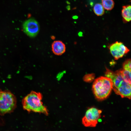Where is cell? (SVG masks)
Instances as JSON below:
<instances>
[{
	"mask_svg": "<svg viewBox=\"0 0 131 131\" xmlns=\"http://www.w3.org/2000/svg\"><path fill=\"white\" fill-rule=\"evenodd\" d=\"M113 88L112 80L106 77L101 76L95 80L92 90L96 98L98 100H103L110 94Z\"/></svg>",
	"mask_w": 131,
	"mask_h": 131,
	"instance_id": "obj_2",
	"label": "cell"
},
{
	"mask_svg": "<svg viewBox=\"0 0 131 131\" xmlns=\"http://www.w3.org/2000/svg\"><path fill=\"white\" fill-rule=\"evenodd\" d=\"M102 111L94 107L88 109L82 120V123L86 127H95L101 117Z\"/></svg>",
	"mask_w": 131,
	"mask_h": 131,
	"instance_id": "obj_4",
	"label": "cell"
},
{
	"mask_svg": "<svg viewBox=\"0 0 131 131\" xmlns=\"http://www.w3.org/2000/svg\"><path fill=\"white\" fill-rule=\"evenodd\" d=\"M124 69L131 71V60L129 59L125 61L123 65Z\"/></svg>",
	"mask_w": 131,
	"mask_h": 131,
	"instance_id": "obj_14",
	"label": "cell"
},
{
	"mask_svg": "<svg viewBox=\"0 0 131 131\" xmlns=\"http://www.w3.org/2000/svg\"><path fill=\"white\" fill-rule=\"evenodd\" d=\"M51 47L53 52L56 55H61L66 51L65 45L62 41H54L52 44Z\"/></svg>",
	"mask_w": 131,
	"mask_h": 131,
	"instance_id": "obj_8",
	"label": "cell"
},
{
	"mask_svg": "<svg viewBox=\"0 0 131 131\" xmlns=\"http://www.w3.org/2000/svg\"><path fill=\"white\" fill-rule=\"evenodd\" d=\"M93 11L95 14L98 16H101L104 13V10L102 5L100 3L96 4L93 8Z\"/></svg>",
	"mask_w": 131,
	"mask_h": 131,
	"instance_id": "obj_10",
	"label": "cell"
},
{
	"mask_svg": "<svg viewBox=\"0 0 131 131\" xmlns=\"http://www.w3.org/2000/svg\"><path fill=\"white\" fill-rule=\"evenodd\" d=\"M120 71L125 80L131 85V71L124 69Z\"/></svg>",
	"mask_w": 131,
	"mask_h": 131,
	"instance_id": "obj_11",
	"label": "cell"
},
{
	"mask_svg": "<svg viewBox=\"0 0 131 131\" xmlns=\"http://www.w3.org/2000/svg\"><path fill=\"white\" fill-rule=\"evenodd\" d=\"M102 6L107 10H110L114 7V2L113 0H102Z\"/></svg>",
	"mask_w": 131,
	"mask_h": 131,
	"instance_id": "obj_12",
	"label": "cell"
},
{
	"mask_svg": "<svg viewBox=\"0 0 131 131\" xmlns=\"http://www.w3.org/2000/svg\"><path fill=\"white\" fill-rule=\"evenodd\" d=\"M77 17L76 16H73V18L74 19H76L77 18Z\"/></svg>",
	"mask_w": 131,
	"mask_h": 131,
	"instance_id": "obj_16",
	"label": "cell"
},
{
	"mask_svg": "<svg viewBox=\"0 0 131 131\" xmlns=\"http://www.w3.org/2000/svg\"><path fill=\"white\" fill-rule=\"evenodd\" d=\"M114 91L116 94L120 95L122 98H131V85L125 80Z\"/></svg>",
	"mask_w": 131,
	"mask_h": 131,
	"instance_id": "obj_7",
	"label": "cell"
},
{
	"mask_svg": "<svg viewBox=\"0 0 131 131\" xmlns=\"http://www.w3.org/2000/svg\"><path fill=\"white\" fill-rule=\"evenodd\" d=\"M122 15L124 22L131 21V5L124 6L122 7Z\"/></svg>",
	"mask_w": 131,
	"mask_h": 131,
	"instance_id": "obj_9",
	"label": "cell"
},
{
	"mask_svg": "<svg viewBox=\"0 0 131 131\" xmlns=\"http://www.w3.org/2000/svg\"><path fill=\"white\" fill-rule=\"evenodd\" d=\"M110 53L115 60L122 57L129 51V49L121 42L116 41L109 47Z\"/></svg>",
	"mask_w": 131,
	"mask_h": 131,
	"instance_id": "obj_6",
	"label": "cell"
},
{
	"mask_svg": "<svg viewBox=\"0 0 131 131\" xmlns=\"http://www.w3.org/2000/svg\"><path fill=\"white\" fill-rule=\"evenodd\" d=\"M95 77V75L92 73L89 74L85 75L83 77V80L85 82H92Z\"/></svg>",
	"mask_w": 131,
	"mask_h": 131,
	"instance_id": "obj_13",
	"label": "cell"
},
{
	"mask_svg": "<svg viewBox=\"0 0 131 131\" xmlns=\"http://www.w3.org/2000/svg\"><path fill=\"white\" fill-rule=\"evenodd\" d=\"M66 8L68 10H69L70 9L69 6H67L66 7Z\"/></svg>",
	"mask_w": 131,
	"mask_h": 131,
	"instance_id": "obj_15",
	"label": "cell"
},
{
	"mask_svg": "<svg viewBox=\"0 0 131 131\" xmlns=\"http://www.w3.org/2000/svg\"><path fill=\"white\" fill-rule=\"evenodd\" d=\"M42 98L40 93L32 91L22 100L23 109L29 112H33L48 115V110L41 101Z\"/></svg>",
	"mask_w": 131,
	"mask_h": 131,
	"instance_id": "obj_1",
	"label": "cell"
},
{
	"mask_svg": "<svg viewBox=\"0 0 131 131\" xmlns=\"http://www.w3.org/2000/svg\"><path fill=\"white\" fill-rule=\"evenodd\" d=\"M23 28L24 32L28 36L34 37L38 33L40 27L38 22L35 19L31 18L24 23Z\"/></svg>",
	"mask_w": 131,
	"mask_h": 131,
	"instance_id": "obj_5",
	"label": "cell"
},
{
	"mask_svg": "<svg viewBox=\"0 0 131 131\" xmlns=\"http://www.w3.org/2000/svg\"><path fill=\"white\" fill-rule=\"evenodd\" d=\"M16 104V98L13 93L9 90L0 89V115H3L13 112Z\"/></svg>",
	"mask_w": 131,
	"mask_h": 131,
	"instance_id": "obj_3",
	"label": "cell"
}]
</instances>
